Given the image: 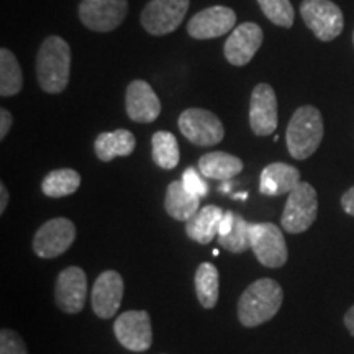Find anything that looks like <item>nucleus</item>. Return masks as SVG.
<instances>
[{"label":"nucleus","mask_w":354,"mask_h":354,"mask_svg":"<svg viewBox=\"0 0 354 354\" xmlns=\"http://www.w3.org/2000/svg\"><path fill=\"white\" fill-rule=\"evenodd\" d=\"M284 300V292L274 279H258L248 286L238 302V318L246 328L272 320Z\"/></svg>","instance_id":"f257e3e1"},{"label":"nucleus","mask_w":354,"mask_h":354,"mask_svg":"<svg viewBox=\"0 0 354 354\" xmlns=\"http://www.w3.org/2000/svg\"><path fill=\"white\" fill-rule=\"evenodd\" d=\"M37 77L46 94H61L71 77V46L61 37H48L37 55Z\"/></svg>","instance_id":"f03ea898"},{"label":"nucleus","mask_w":354,"mask_h":354,"mask_svg":"<svg viewBox=\"0 0 354 354\" xmlns=\"http://www.w3.org/2000/svg\"><path fill=\"white\" fill-rule=\"evenodd\" d=\"M322 112L313 105H302L292 115L286 131V143L290 156L304 161L317 151L323 140Z\"/></svg>","instance_id":"7ed1b4c3"},{"label":"nucleus","mask_w":354,"mask_h":354,"mask_svg":"<svg viewBox=\"0 0 354 354\" xmlns=\"http://www.w3.org/2000/svg\"><path fill=\"white\" fill-rule=\"evenodd\" d=\"M318 215V196L313 185L300 183L287 197L282 212V228L287 233H304L315 223Z\"/></svg>","instance_id":"20e7f679"},{"label":"nucleus","mask_w":354,"mask_h":354,"mask_svg":"<svg viewBox=\"0 0 354 354\" xmlns=\"http://www.w3.org/2000/svg\"><path fill=\"white\" fill-rule=\"evenodd\" d=\"M300 15L305 25L323 43L333 41L344 28L342 8L331 0H304L300 3Z\"/></svg>","instance_id":"39448f33"},{"label":"nucleus","mask_w":354,"mask_h":354,"mask_svg":"<svg viewBox=\"0 0 354 354\" xmlns=\"http://www.w3.org/2000/svg\"><path fill=\"white\" fill-rule=\"evenodd\" d=\"M250 243L256 259L266 268H282L287 263V245L277 225L250 223Z\"/></svg>","instance_id":"423d86ee"},{"label":"nucleus","mask_w":354,"mask_h":354,"mask_svg":"<svg viewBox=\"0 0 354 354\" xmlns=\"http://www.w3.org/2000/svg\"><path fill=\"white\" fill-rule=\"evenodd\" d=\"M190 0H151L141 12V25L153 37L176 32L185 19Z\"/></svg>","instance_id":"0eeeda50"},{"label":"nucleus","mask_w":354,"mask_h":354,"mask_svg":"<svg viewBox=\"0 0 354 354\" xmlns=\"http://www.w3.org/2000/svg\"><path fill=\"white\" fill-rule=\"evenodd\" d=\"M179 130L190 143L214 146L225 138L223 123L205 109H187L179 117Z\"/></svg>","instance_id":"6e6552de"},{"label":"nucleus","mask_w":354,"mask_h":354,"mask_svg":"<svg viewBox=\"0 0 354 354\" xmlns=\"http://www.w3.org/2000/svg\"><path fill=\"white\" fill-rule=\"evenodd\" d=\"M127 10V0H82L79 19L92 32L109 33L123 24Z\"/></svg>","instance_id":"1a4fd4ad"},{"label":"nucleus","mask_w":354,"mask_h":354,"mask_svg":"<svg viewBox=\"0 0 354 354\" xmlns=\"http://www.w3.org/2000/svg\"><path fill=\"white\" fill-rule=\"evenodd\" d=\"M76 240V227L68 218H53L43 223L33 236V251L39 258H57L73 246Z\"/></svg>","instance_id":"9d476101"},{"label":"nucleus","mask_w":354,"mask_h":354,"mask_svg":"<svg viewBox=\"0 0 354 354\" xmlns=\"http://www.w3.org/2000/svg\"><path fill=\"white\" fill-rule=\"evenodd\" d=\"M113 331L118 343L128 351L141 353L151 348V320L145 310H128L113 323Z\"/></svg>","instance_id":"9b49d317"},{"label":"nucleus","mask_w":354,"mask_h":354,"mask_svg":"<svg viewBox=\"0 0 354 354\" xmlns=\"http://www.w3.org/2000/svg\"><path fill=\"white\" fill-rule=\"evenodd\" d=\"M279 123L277 95L269 84H258L251 92L250 125L256 136H269Z\"/></svg>","instance_id":"f8f14e48"},{"label":"nucleus","mask_w":354,"mask_h":354,"mask_svg":"<svg viewBox=\"0 0 354 354\" xmlns=\"http://www.w3.org/2000/svg\"><path fill=\"white\" fill-rule=\"evenodd\" d=\"M87 297V276L77 266H69L59 272L56 279L55 299L56 305L64 313L74 315L86 305Z\"/></svg>","instance_id":"ddd939ff"},{"label":"nucleus","mask_w":354,"mask_h":354,"mask_svg":"<svg viewBox=\"0 0 354 354\" xmlns=\"http://www.w3.org/2000/svg\"><path fill=\"white\" fill-rule=\"evenodd\" d=\"M236 13L230 7L214 6L196 13L187 25V33L196 39H212L223 37L234 30Z\"/></svg>","instance_id":"4468645a"},{"label":"nucleus","mask_w":354,"mask_h":354,"mask_svg":"<svg viewBox=\"0 0 354 354\" xmlns=\"http://www.w3.org/2000/svg\"><path fill=\"white\" fill-rule=\"evenodd\" d=\"M264 39V32L253 21L238 25L225 41V57L233 66H246L253 59Z\"/></svg>","instance_id":"2eb2a0df"},{"label":"nucleus","mask_w":354,"mask_h":354,"mask_svg":"<svg viewBox=\"0 0 354 354\" xmlns=\"http://www.w3.org/2000/svg\"><path fill=\"white\" fill-rule=\"evenodd\" d=\"M125 104L128 117L136 123H153L161 113V100L143 79L128 84Z\"/></svg>","instance_id":"dca6fc26"},{"label":"nucleus","mask_w":354,"mask_h":354,"mask_svg":"<svg viewBox=\"0 0 354 354\" xmlns=\"http://www.w3.org/2000/svg\"><path fill=\"white\" fill-rule=\"evenodd\" d=\"M123 279L117 271H105L97 277L92 289V308L99 318H112L122 305Z\"/></svg>","instance_id":"f3484780"},{"label":"nucleus","mask_w":354,"mask_h":354,"mask_svg":"<svg viewBox=\"0 0 354 354\" xmlns=\"http://www.w3.org/2000/svg\"><path fill=\"white\" fill-rule=\"evenodd\" d=\"M300 184V172L297 167L286 162H272L266 166L259 177V192L263 196L277 197L290 194Z\"/></svg>","instance_id":"a211bd4d"},{"label":"nucleus","mask_w":354,"mask_h":354,"mask_svg":"<svg viewBox=\"0 0 354 354\" xmlns=\"http://www.w3.org/2000/svg\"><path fill=\"white\" fill-rule=\"evenodd\" d=\"M225 212L216 205H207L197 212L189 221H185V233L190 240L209 245L218 236L220 221L223 218Z\"/></svg>","instance_id":"6ab92c4d"},{"label":"nucleus","mask_w":354,"mask_h":354,"mask_svg":"<svg viewBox=\"0 0 354 354\" xmlns=\"http://www.w3.org/2000/svg\"><path fill=\"white\" fill-rule=\"evenodd\" d=\"M165 209L167 215L174 220L189 221L194 215L201 210V197L190 194L184 187L183 180H174L167 185Z\"/></svg>","instance_id":"aec40b11"},{"label":"nucleus","mask_w":354,"mask_h":354,"mask_svg":"<svg viewBox=\"0 0 354 354\" xmlns=\"http://www.w3.org/2000/svg\"><path fill=\"white\" fill-rule=\"evenodd\" d=\"M136 140L135 135L128 130H115V131H105L97 136L94 148L95 154L100 161L109 162L112 159L122 156H130L135 151Z\"/></svg>","instance_id":"412c9836"},{"label":"nucleus","mask_w":354,"mask_h":354,"mask_svg":"<svg viewBox=\"0 0 354 354\" xmlns=\"http://www.w3.org/2000/svg\"><path fill=\"white\" fill-rule=\"evenodd\" d=\"M198 171L203 177L215 180H230L243 171V161L233 154L215 151L207 153L198 159Z\"/></svg>","instance_id":"4be33fe9"},{"label":"nucleus","mask_w":354,"mask_h":354,"mask_svg":"<svg viewBox=\"0 0 354 354\" xmlns=\"http://www.w3.org/2000/svg\"><path fill=\"white\" fill-rule=\"evenodd\" d=\"M24 87V74L17 56L10 50H0V95H17Z\"/></svg>","instance_id":"5701e85b"},{"label":"nucleus","mask_w":354,"mask_h":354,"mask_svg":"<svg viewBox=\"0 0 354 354\" xmlns=\"http://www.w3.org/2000/svg\"><path fill=\"white\" fill-rule=\"evenodd\" d=\"M196 292L203 308H214L218 302V269L212 263H202L197 268Z\"/></svg>","instance_id":"b1692460"},{"label":"nucleus","mask_w":354,"mask_h":354,"mask_svg":"<svg viewBox=\"0 0 354 354\" xmlns=\"http://www.w3.org/2000/svg\"><path fill=\"white\" fill-rule=\"evenodd\" d=\"M81 185V176L74 169H56L43 179L41 190L46 197L59 198L74 194Z\"/></svg>","instance_id":"393cba45"},{"label":"nucleus","mask_w":354,"mask_h":354,"mask_svg":"<svg viewBox=\"0 0 354 354\" xmlns=\"http://www.w3.org/2000/svg\"><path fill=\"white\" fill-rule=\"evenodd\" d=\"M153 161L161 169H174L179 165V143L169 131H156L153 135Z\"/></svg>","instance_id":"a878e982"},{"label":"nucleus","mask_w":354,"mask_h":354,"mask_svg":"<svg viewBox=\"0 0 354 354\" xmlns=\"http://www.w3.org/2000/svg\"><path fill=\"white\" fill-rule=\"evenodd\" d=\"M218 245L234 254L245 253V251L251 250L250 223L241 215L234 214L233 230L227 236H218Z\"/></svg>","instance_id":"bb28decb"},{"label":"nucleus","mask_w":354,"mask_h":354,"mask_svg":"<svg viewBox=\"0 0 354 354\" xmlns=\"http://www.w3.org/2000/svg\"><path fill=\"white\" fill-rule=\"evenodd\" d=\"M258 3L268 20H271L274 25L282 28H290L294 25L295 12L290 0H258Z\"/></svg>","instance_id":"cd10ccee"},{"label":"nucleus","mask_w":354,"mask_h":354,"mask_svg":"<svg viewBox=\"0 0 354 354\" xmlns=\"http://www.w3.org/2000/svg\"><path fill=\"white\" fill-rule=\"evenodd\" d=\"M202 176V172L197 171L196 167H187V169L183 172V179H180L183 180L184 187L187 189L190 194H194V196L201 198L209 194V185H207Z\"/></svg>","instance_id":"c85d7f7f"},{"label":"nucleus","mask_w":354,"mask_h":354,"mask_svg":"<svg viewBox=\"0 0 354 354\" xmlns=\"http://www.w3.org/2000/svg\"><path fill=\"white\" fill-rule=\"evenodd\" d=\"M0 354H28V351L20 335L3 328L0 331Z\"/></svg>","instance_id":"c756f323"},{"label":"nucleus","mask_w":354,"mask_h":354,"mask_svg":"<svg viewBox=\"0 0 354 354\" xmlns=\"http://www.w3.org/2000/svg\"><path fill=\"white\" fill-rule=\"evenodd\" d=\"M12 122H13L12 113L8 112L7 109L0 110V140H6L7 133L10 131L12 128Z\"/></svg>","instance_id":"7c9ffc66"},{"label":"nucleus","mask_w":354,"mask_h":354,"mask_svg":"<svg viewBox=\"0 0 354 354\" xmlns=\"http://www.w3.org/2000/svg\"><path fill=\"white\" fill-rule=\"evenodd\" d=\"M233 225H234V214L233 212H225L223 218L220 221L218 236H227V234L233 230Z\"/></svg>","instance_id":"2f4dec72"},{"label":"nucleus","mask_w":354,"mask_h":354,"mask_svg":"<svg viewBox=\"0 0 354 354\" xmlns=\"http://www.w3.org/2000/svg\"><path fill=\"white\" fill-rule=\"evenodd\" d=\"M342 207H343V210L346 212L348 215L354 216V185H353L351 189H348L346 192L343 194Z\"/></svg>","instance_id":"473e14b6"},{"label":"nucleus","mask_w":354,"mask_h":354,"mask_svg":"<svg viewBox=\"0 0 354 354\" xmlns=\"http://www.w3.org/2000/svg\"><path fill=\"white\" fill-rule=\"evenodd\" d=\"M344 326H346L349 333L354 336V305L348 310L346 315H344Z\"/></svg>","instance_id":"72a5a7b5"},{"label":"nucleus","mask_w":354,"mask_h":354,"mask_svg":"<svg viewBox=\"0 0 354 354\" xmlns=\"http://www.w3.org/2000/svg\"><path fill=\"white\" fill-rule=\"evenodd\" d=\"M8 203V192L6 184H0V214H3Z\"/></svg>","instance_id":"f704fd0d"},{"label":"nucleus","mask_w":354,"mask_h":354,"mask_svg":"<svg viewBox=\"0 0 354 354\" xmlns=\"http://www.w3.org/2000/svg\"><path fill=\"white\" fill-rule=\"evenodd\" d=\"M220 190H221V192H228V190H230V184L227 183V180H225V184L221 185Z\"/></svg>","instance_id":"c9c22d12"},{"label":"nucleus","mask_w":354,"mask_h":354,"mask_svg":"<svg viewBox=\"0 0 354 354\" xmlns=\"http://www.w3.org/2000/svg\"><path fill=\"white\" fill-rule=\"evenodd\" d=\"M246 197H248V194H236V196H234V198H240V201H245Z\"/></svg>","instance_id":"e433bc0d"},{"label":"nucleus","mask_w":354,"mask_h":354,"mask_svg":"<svg viewBox=\"0 0 354 354\" xmlns=\"http://www.w3.org/2000/svg\"><path fill=\"white\" fill-rule=\"evenodd\" d=\"M353 43H354V32H353Z\"/></svg>","instance_id":"4c0bfd02"}]
</instances>
